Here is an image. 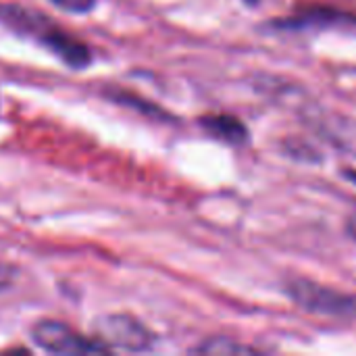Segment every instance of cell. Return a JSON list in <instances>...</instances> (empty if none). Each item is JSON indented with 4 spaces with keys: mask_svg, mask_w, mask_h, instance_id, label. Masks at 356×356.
Returning <instances> with one entry per match:
<instances>
[{
    "mask_svg": "<svg viewBox=\"0 0 356 356\" xmlns=\"http://www.w3.org/2000/svg\"><path fill=\"white\" fill-rule=\"evenodd\" d=\"M0 17L15 27L35 33L40 42H44L56 56H60L69 67L81 69L90 65V50L77 38L69 35L67 31L58 29L54 21H48L40 15H31L19 6H0Z\"/></svg>",
    "mask_w": 356,
    "mask_h": 356,
    "instance_id": "obj_1",
    "label": "cell"
},
{
    "mask_svg": "<svg viewBox=\"0 0 356 356\" xmlns=\"http://www.w3.org/2000/svg\"><path fill=\"white\" fill-rule=\"evenodd\" d=\"M288 296L305 311L325 317H356V294L338 292L313 280L294 277L286 284Z\"/></svg>",
    "mask_w": 356,
    "mask_h": 356,
    "instance_id": "obj_2",
    "label": "cell"
},
{
    "mask_svg": "<svg viewBox=\"0 0 356 356\" xmlns=\"http://www.w3.org/2000/svg\"><path fill=\"white\" fill-rule=\"evenodd\" d=\"M31 336L35 344L48 353L54 355H100V353H111V348L98 338H83L75 330H71L67 323L60 321H40L33 330Z\"/></svg>",
    "mask_w": 356,
    "mask_h": 356,
    "instance_id": "obj_3",
    "label": "cell"
},
{
    "mask_svg": "<svg viewBox=\"0 0 356 356\" xmlns=\"http://www.w3.org/2000/svg\"><path fill=\"white\" fill-rule=\"evenodd\" d=\"M96 332L111 350L119 348V350H129V353H142V350H148L154 342L152 332L144 323L123 313L106 315L98 319Z\"/></svg>",
    "mask_w": 356,
    "mask_h": 356,
    "instance_id": "obj_4",
    "label": "cell"
},
{
    "mask_svg": "<svg viewBox=\"0 0 356 356\" xmlns=\"http://www.w3.org/2000/svg\"><path fill=\"white\" fill-rule=\"evenodd\" d=\"M273 25L277 29H311V27H332V25L356 29V15L336 10L332 6H311L292 17L277 19L273 21Z\"/></svg>",
    "mask_w": 356,
    "mask_h": 356,
    "instance_id": "obj_5",
    "label": "cell"
},
{
    "mask_svg": "<svg viewBox=\"0 0 356 356\" xmlns=\"http://www.w3.org/2000/svg\"><path fill=\"white\" fill-rule=\"evenodd\" d=\"M200 125L215 138L229 144H244L248 140V127L234 115H207L200 119Z\"/></svg>",
    "mask_w": 356,
    "mask_h": 356,
    "instance_id": "obj_6",
    "label": "cell"
},
{
    "mask_svg": "<svg viewBox=\"0 0 356 356\" xmlns=\"http://www.w3.org/2000/svg\"><path fill=\"white\" fill-rule=\"evenodd\" d=\"M194 353H202V355H246V353H257L250 346L244 344H236L234 340H225V338H215V340H207L204 344H200L198 348H194Z\"/></svg>",
    "mask_w": 356,
    "mask_h": 356,
    "instance_id": "obj_7",
    "label": "cell"
},
{
    "mask_svg": "<svg viewBox=\"0 0 356 356\" xmlns=\"http://www.w3.org/2000/svg\"><path fill=\"white\" fill-rule=\"evenodd\" d=\"M111 98H113L115 102L131 104V106L140 108V111H142V113H146V115H152V117H165V113H163L161 108H156V104L146 102V100H140V98H138V96H134V94H127V92H115Z\"/></svg>",
    "mask_w": 356,
    "mask_h": 356,
    "instance_id": "obj_8",
    "label": "cell"
},
{
    "mask_svg": "<svg viewBox=\"0 0 356 356\" xmlns=\"http://www.w3.org/2000/svg\"><path fill=\"white\" fill-rule=\"evenodd\" d=\"M50 2L69 13H88L96 4V0H50Z\"/></svg>",
    "mask_w": 356,
    "mask_h": 356,
    "instance_id": "obj_9",
    "label": "cell"
},
{
    "mask_svg": "<svg viewBox=\"0 0 356 356\" xmlns=\"http://www.w3.org/2000/svg\"><path fill=\"white\" fill-rule=\"evenodd\" d=\"M17 277V271L15 267H8V265H0V290H6Z\"/></svg>",
    "mask_w": 356,
    "mask_h": 356,
    "instance_id": "obj_10",
    "label": "cell"
},
{
    "mask_svg": "<svg viewBox=\"0 0 356 356\" xmlns=\"http://www.w3.org/2000/svg\"><path fill=\"white\" fill-rule=\"evenodd\" d=\"M346 227H348V234L356 240V215H353V217L348 219V225H346Z\"/></svg>",
    "mask_w": 356,
    "mask_h": 356,
    "instance_id": "obj_11",
    "label": "cell"
},
{
    "mask_svg": "<svg viewBox=\"0 0 356 356\" xmlns=\"http://www.w3.org/2000/svg\"><path fill=\"white\" fill-rule=\"evenodd\" d=\"M342 175H344L348 181L356 184V169H344V171H342Z\"/></svg>",
    "mask_w": 356,
    "mask_h": 356,
    "instance_id": "obj_12",
    "label": "cell"
}]
</instances>
